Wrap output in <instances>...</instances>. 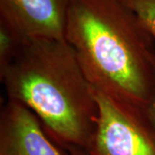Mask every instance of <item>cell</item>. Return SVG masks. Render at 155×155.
Returning a JSON list of instances; mask_svg holds the SVG:
<instances>
[{
	"label": "cell",
	"mask_w": 155,
	"mask_h": 155,
	"mask_svg": "<svg viewBox=\"0 0 155 155\" xmlns=\"http://www.w3.org/2000/svg\"><path fill=\"white\" fill-rule=\"evenodd\" d=\"M145 111H146V114L155 130V94Z\"/></svg>",
	"instance_id": "obj_8"
},
{
	"label": "cell",
	"mask_w": 155,
	"mask_h": 155,
	"mask_svg": "<svg viewBox=\"0 0 155 155\" xmlns=\"http://www.w3.org/2000/svg\"><path fill=\"white\" fill-rule=\"evenodd\" d=\"M65 37L95 90L146 110L155 94V45L121 0H69Z\"/></svg>",
	"instance_id": "obj_1"
},
{
	"label": "cell",
	"mask_w": 155,
	"mask_h": 155,
	"mask_svg": "<svg viewBox=\"0 0 155 155\" xmlns=\"http://www.w3.org/2000/svg\"><path fill=\"white\" fill-rule=\"evenodd\" d=\"M8 99L21 104L40 120L63 148L85 149L98 120L93 88L67 40L22 43L0 72Z\"/></svg>",
	"instance_id": "obj_2"
},
{
	"label": "cell",
	"mask_w": 155,
	"mask_h": 155,
	"mask_svg": "<svg viewBox=\"0 0 155 155\" xmlns=\"http://www.w3.org/2000/svg\"><path fill=\"white\" fill-rule=\"evenodd\" d=\"M65 149L67 150L70 155H87L84 150L82 149V148H79V147H67Z\"/></svg>",
	"instance_id": "obj_9"
},
{
	"label": "cell",
	"mask_w": 155,
	"mask_h": 155,
	"mask_svg": "<svg viewBox=\"0 0 155 155\" xmlns=\"http://www.w3.org/2000/svg\"><path fill=\"white\" fill-rule=\"evenodd\" d=\"M0 155H70L45 131L32 111L8 99L0 114Z\"/></svg>",
	"instance_id": "obj_5"
},
{
	"label": "cell",
	"mask_w": 155,
	"mask_h": 155,
	"mask_svg": "<svg viewBox=\"0 0 155 155\" xmlns=\"http://www.w3.org/2000/svg\"><path fill=\"white\" fill-rule=\"evenodd\" d=\"M21 46L22 42L11 29L0 22V72L11 64Z\"/></svg>",
	"instance_id": "obj_7"
},
{
	"label": "cell",
	"mask_w": 155,
	"mask_h": 155,
	"mask_svg": "<svg viewBox=\"0 0 155 155\" xmlns=\"http://www.w3.org/2000/svg\"><path fill=\"white\" fill-rule=\"evenodd\" d=\"M93 91L98 120L87 155H155V130L145 110Z\"/></svg>",
	"instance_id": "obj_3"
},
{
	"label": "cell",
	"mask_w": 155,
	"mask_h": 155,
	"mask_svg": "<svg viewBox=\"0 0 155 155\" xmlns=\"http://www.w3.org/2000/svg\"><path fill=\"white\" fill-rule=\"evenodd\" d=\"M69 0H0V22L24 43L66 40Z\"/></svg>",
	"instance_id": "obj_4"
},
{
	"label": "cell",
	"mask_w": 155,
	"mask_h": 155,
	"mask_svg": "<svg viewBox=\"0 0 155 155\" xmlns=\"http://www.w3.org/2000/svg\"><path fill=\"white\" fill-rule=\"evenodd\" d=\"M138 17L155 42V0H121Z\"/></svg>",
	"instance_id": "obj_6"
}]
</instances>
